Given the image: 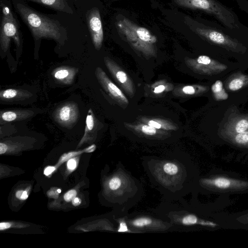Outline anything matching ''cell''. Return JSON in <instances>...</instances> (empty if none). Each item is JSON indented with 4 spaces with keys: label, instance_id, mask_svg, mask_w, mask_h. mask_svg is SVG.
I'll list each match as a JSON object with an SVG mask.
<instances>
[{
    "label": "cell",
    "instance_id": "cell-33",
    "mask_svg": "<svg viewBox=\"0 0 248 248\" xmlns=\"http://www.w3.org/2000/svg\"><path fill=\"white\" fill-rule=\"evenodd\" d=\"M183 91L185 93L189 95L194 94L196 92L195 88L192 86H186L184 87Z\"/></svg>",
    "mask_w": 248,
    "mask_h": 248
},
{
    "label": "cell",
    "instance_id": "cell-34",
    "mask_svg": "<svg viewBox=\"0 0 248 248\" xmlns=\"http://www.w3.org/2000/svg\"><path fill=\"white\" fill-rule=\"evenodd\" d=\"M8 145L3 142L0 143V154L2 155L5 154L8 150Z\"/></svg>",
    "mask_w": 248,
    "mask_h": 248
},
{
    "label": "cell",
    "instance_id": "cell-28",
    "mask_svg": "<svg viewBox=\"0 0 248 248\" xmlns=\"http://www.w3.org/2000/svg\"><path fill=\"white\" fill-rule=\"evenodd\" d=\"M76 157H72L67 161V168L70 172L75 170L77 167L78 160Z\"/></svg>",
    "mask_w": 248,
    "mask_h": 248
},
{
    "label": "cell",
    "instance_id": "cell-1",
    "mask_svg": "<svg viewBox=\"0 0 248 248\" xmlns=\"http://www.w3.org/2000/svg\"><path fill=\"white\" fill-rule=\"evenodd\" d=\"M16 12L30 30L35 42L42 39H53L62 45L67 38L66 29L57 20L34 10L23 0H12Z\"/></svg>",
    "mask_w": 248,
    "mask_h": 248
},
{
    "label": "cell",
    "instance_id": "cell-21",
    "mask_svg": "<svg viewBox=\"0 0 248 248\" xmlns=\"http://www.w3.org/2000/svg\"><path fill=\"white\" fill-rule=\"evenodd\" d=\"M84 153H87L86 148L80 151H72L66 153H64L61 155L60 157L57 164L55 165L57 169H58L62 163H64L66 161H68L69 159L77 156L78 155H80Z\"/></svg>",
    "mask_w": 248,
    "mask_h": 248
},
{
    "label": "cell",
    "instance_id": "cell-37",
    "mask_svg": "<svg viewBox=\"0 0 248 248\" xmlns=\"http://www.w3.org/2000/svg\"><path fill=\"white\" fill-rule=\"evenodd\" d=\"M118 230L119 232H126L127 231V226L124 222H122L120 224V227Z\"/></svg>",
    "mask_w": 248,
    "mask_h": 248
},
{
    "label": "cell",
    "instance_id": "cell-10",
    "mask_svg": "<svg viewBox=\"0 0 248 248\" xmlns=\"http://www.w3.org/2000/svg\"><path fill=\"white\" fill-rule=\"evenodd\" d=\"M193 62L195 69L207 75L218 74L227 68L226 65L206 55L199 56Z\"/></svg>",
    "mask_w": 248,
    "mask_h": 248
},
{
    "label": "cell",
    "instance_id": "cell-36",
    "mask_svg": "<svg viewBox=\"0 0 248 248\" xmlns=\"http://www.w3.org/2000/svg\"><path fill=\"white\" fill-rule=\"evenodd\" d=\"M165 90V86L161 85L156 87L154 90V92L155 93H162Z\"/></svg>",
    "mask_w": 248,
    "mask_h": 248
},
{
    "label": "cell",
    "instance_id": "cell-31",
    "mask_svg": "<svg viewBox=\"0 0 248 248\" xmlns=\"http://www.w3.org/2000/svg\"><path fill=\"white\" fill-rule=\"evenodd\" d=\"M29 193L27 189L19 190L16 193V197L20 200H25L28 198Z\"/></svg>",
    "mask_w": 248,
    "mask_h": 248
},
{
    "label": "cell",
    "instance_id": "cell-16",
    "mask_svg": "<svg viewBox=\"0 0 248 248\" xmlns=\"http://www.w3.org/2000/svg\"><path fill=\"white\" fill-rule=\"evenodd\" d=\"M37 2L49 8L73 14L74 12L66 0H27Z\"/></svg>",
    "mask_w": 248,
    "mask_h": 248
},
{
    "label": "cell",
    "instance_id": "cell-7",
    "mask_svg": "<svg viewBox=\"0 0 248 248\" xmlns=\"http://www.w3.org/2000/svg\"><path fill=\"white\" fill-rule=\"evenodd\" d=\"M86 19L92 40L95 48L99 50L104 39L102 24L99 10L93 8L86 14Z\"/></svg>",
    "mask_w": 248,
    "mask_h": 248
},
{
    "label": "cell",
    "instance_id": "cell-6",
    "mask_svg": "<svg viewBox=\"0 0 248 248\" xmlns=\"http://www.w3.org/2000/svg\"><path fill=\"white\" fill-rule=\"evenodd\" d=\"M53 116L55 121L62 126L71 128L79 118L78 105L73 101L66 102L56 108Z\"/></svg>",
    "mask_w": 248,
    "mask_h": 248
},
{
    "label": "cell",
    "instance_id": "cell-38",
    "mask_svg": "<svg viewBox=\"0 0 248 248\" xmlns=\"http://www.w3.org/2000/svg\"><path fill=\"white\" fill-rule=\"evenodd\" d=\"M72 204L75 206H78L81 202V199L78 197H75L72 201Z\"/></svg>",
    "mask_w": 248,
    "mask_h": 248
},
{
    "label": "cell",
    "instance_id": "cell-11",
    "mask_svg": "<svg viewBox=\"0 0 248 248\" xmlns=\"http://www.w3.org/2000/svg\"><path fill=\"white\" fill-rule=\"evenodd\" d=\"M104 60L105 65L110 73L122 85L127 93L130 95L134 94V86L126 73L108 57H106Z\"/></svg>",
    "mask_w": 248,
    "mask_h": 248
},
{
    "label": "cell",
    "instance_id": "cell-30",
    "mask_svg": "<svg viewBox=\"0 0 248 248\" xmlns=\"http://www.w3.org/2000/svg\"><path fill=\"white\" fill-rule=\"evenodd\" d=\"M77 192L75 189H71L66 192L63 196L64 200L67 202H70L76 197Z\"/></svg>",
    "mask_w": 248,
    "mask_h": 248
},
{
    "label": "cell",
    "instance_id": "cell-13",
    "mask_svg": "<svg viewBox=\"0 0 248 248\" xmlns=\"http://www.w3.org/2000/svg\"><path fill=\"white\" fill-rule=\"evenodd\" d=\"M33 115V111L28 109H18L1 110L0 113V124L8 122L23 120Z\"/></svg>",
    "mask_w": 248,
    "mask_h": 248
},
{
    "label": "cell",
    "instance_id": "cell-27",
    "mask_svg": "<svg viewBox=\"0 0 248 248\" xmlns=\"http://www.w3.org/2000/svg\"><path fill=\"white\" fill-rule=\"evenodd\" d=\"M141 129L143 133L148 135H154L156 133V128L149 125H142Z\"/></svg>",
    "mask_w": 248,
    "mask_h": 248
},
{
    "label": "cell",
    "instance_id": "cell-22",
    "mask_svg": "<svg viewBox=\"0 0 248 248\" xmlns=\"http://www.w3.org/2000/svg\"><path fill=\"white\" fill-rule=\"evenodd\" d=\"M232 140L237 145L248 146V130L232 135Z\"/></svg>",
    "mask_w": 248,
    "mask_h": 248
},
{
    "label": "cell",
    "instance_id": "cell-4",
    "mask_svg": "<svg viewBox=\"0 0 248 248\" xmlns=\"http://www.w3.org/2000/svg\"><path fill=\"white\" fill-rule=\"evenodd\" d=\"M119 32L135 48L147 54L155 53L157 38L146 28L124 17L116 23Z\"/></svg>",
    "mask_w": 248,
    "mask_h": 248
},
{
    "label": "cell",
    "instance_id": "cell-23",
    "mask_svg": "<svg viewBox=\"0 0 248 248\" xmlns=\"http://www.w3.org/2000/svg\"><path fill=\"white\" fill-rule=\"evenodd\" d=\"M151 223V219L148 217H140L132 221L133 225L137 227H143Z\"/></svg>",
    "mask_w": 248,
    "mask_h": 248
},
{
    "label": "cell",
    "instance_id": "cell-3",
    "mask_svg": "<svg viewBox=\"0 0 248 248\" xmlns=\"http://www.w3.org/2000/svg\"><path fill=\"white\" fill-rule=\"evenodd\" d=\"M173 2L182 7L206 13L238 36L248 40V27L240 21L232 8L218 0H173Z\"/></svg>",
    "mask_w": 248,
    "mask_h": 248
},
{
    "label": "cell",
    "instance_id": "cell-14",
    "mask_svg": "<svg viewBox=\"0 0 248 248\" xmlns=\"http://www.w3.org/2000/svg\"><path fill=\"white\" fill-rule=\"evenodd\" d=\"M32 93L28 91L20 89L10 88L1 90L0 99L3 102L23 100L31 97Z\"/></svg>",
    "mask_w": 248,
    "mask_h": 248
},
{
    "label": "cell",
    "instance_id": "cell-25",
    "mask_svg": "<svg viewBox=\"0 0 248 248\" xmlns=\"http://www.w3.org/2000/svg\"><path fill=\"white\" fill-rule=\"evenodd\" d=\"M164 171L169 174H175L178 172V167L174 164L168 163L164 165L163 167Z\"/></svg>",
    "mask_w": 248,
    "mask_h": 248
},
{
    "label": "cell",
    "instance_id": "cell-2",
    "mask_svg": "<svg viewBox=\"0 0 248 248\" xmlns=\"http://www.w3.org/2000/svg\"><path fill=\"white\" fill-rule=\"evenodd\" d=\"M193 31L201 39L218 49L244 54L248 50L245 40L222 24L209 21H194Z\"/></svg>",
    "mask_w": 248,
    "mask_h": 248
},
{
    "label": "cell",
    "instance_id": "cell-12",
    "mask_svg": "<svg viewBox=\"0 0 248 248\" xmlns=\"http://www.w3.org/2000/svg\"><path fill=\"white\" fill-rule=\"evenodd\" d=\"M78 72V69L70 66H61L54 69L51 75L58 83L64 85L72 84L75 77Z\"/></svg>",
    "mask_w": 248,
    "mask_h": 248
},
{
    "label": "cell",
    "instance_id": "cell-8",
    "mask_svg": "<svg viewBox=\"0 0 248 248\" xmlns=\"http://www.w3.org/2000/svg\"><path fill=\"white\" fill-rule=\"evenodd\" d=\"M202 183L207 186L217 191L237 190L248 187V182L223 176L204 179Z\"/></svg>",
    "mask_w": 248,
    "mask_h": 248
},
{
    "label": "cell",
    "instance_id": "cell-18",
    "mask_svg": "<svg viewBox=\"0 0 248 248\" xmlns=\"http://www.w3.org/2000/svg\"><path fill=\"white\" fill-rule=\"evenodd\" d=\"M227 129L231 136L248 130V116L234 118L229 123Z\"/></svg>",
    "mask_w": 248,
    "mask_h": 248
},
{
    "label": "cell",
    "instance_id": "cell-17",
    "mask_svg": "<svg viewBox=\"0 0 248 248\" xmlns=\"http://www.w3.org/2000/svg\"><path fill=\"white\" fill-rule=\"evenodd\" d=\"M248 85V75L235 73L227 80L226 88L230 91H238Z\"/></svg>",
    "mask_w": 248,
    "mask_h": 248
},
{
    "label": "cell",
    "instance_id": "cell-35",
    "mask_svg": "<svg viewBox=\"0 0 248 248\" xmlns=\"http://www.w3.org/2000/svg\"><path fill=\"white\" fill-rule=\"evenodd\" d=\"M148 125L152 126L156 129H160L161 127V124L158 123V122L153 121L150 120L148 122Z\"/></svg>",
    "mask_w": 248,
    "mask_h": 248
},
{
    "label": "cell",
    "instance_id": "cell-26",
    "mask_svg": "<svg viewBox=\"0 0 248 248\" xmlns=\"http://www.w3.org/2000/svg\"><path fill=\"white\" fill-rule=\"evenodd\" d=\"M121 185V179L117 177L112 178L109 182V187L112 190L119 188Z\"/></svg>",
    "mask_w": 248,
    "mask_h": 248
},
{
    "label": "cell",
    "instance_id": "cell-9",
    "mask_svg": "<svg viewBox=\"0 0 248 248\" xmlns=\"http://www.w3.org/2000/svg\"><path fill=\"white\" fill-rule=\"evenodd\" d=\"M95 75L100 84L112 98L120 103H128L127 98L121 90L111 81L101 67L96 68Z\"/></svg>",
    "mask_w": 248,
    "mask_h": 248
},
{
    "label": "cell",
    "instance_id": "cell-15",
    "mask_svg": "<svg viewBox=\"0 0 248 248\" xmlns=\"http://www.w3.org/2000/svg\"><path fill=\"white\" fill-rule=\"evenodd\" d=\"M97 127V120L91 108L88 110L86 119L84 133L80 140L78 146L82 145L84 143L91 140Z\"/></svg>",
    "mask_w": 248,
    "mask_h": 248
},
{
    "label": "cell",
    "instance_id": "cell-29",
    "mask_svg": "<svg viewBox=\"0 0 248 248\" xmlns=\"http://www.w3.org/2000/svg\"><path fill=\"white\" fill-rule=\"evenodd\" d=\"M61 192V189L56 187H52L46 192V194L49 198L56 199L59 197Z\"/></svg>",
    "mask_w": 248,
    "mask_h": 248
},
{
    "label": "cell",
    "instance_id": "cell-32",
    "mask_svg": "<svg viewBox=\"0 0 248 248\" xmlns=\"http://www.w3.org/2000/svg\"><path fill=\"white\" fill-rule=\"evenodd\" d=\"M57 168L55 166H48L46 167L44 170V174L46 176L51 175L53 172H54Z\"/></svg>",
    "mask_w": 248,
    "mask_h": 248
},
{
    "label": "cell",
    "instance_id": "cell-19",
    "mask_svg": "<svg viewBox=\"0 0 248 248\" xmlns=\"http://www.w3.org/2000/svg\"><path fill=\"white\" fill-rule=\"evenodd\" d=\"M182 223L184 225H190L199 224L201 225L215 227L217 224L210 221L199 220L198 218L193 215H188L185 216L182 219Z\"/></svg>",
    "mask_w": 248,
    "mask_h": 248
},
{
    "label": "cell",
    "instance_id": "cell-24",
    "mask_svg": "<svg viewBox=\"0 0 248 248\" xmlns=\"http://www.w3.org/2000/svg\"><path fill=\"white\" fill-rule=\"evenodd\" d=\"M25 226L24 224H17L13 222H2L0 223V230L4 231L11 227L23 228Z\"/></svg>",
    "mask_w": 248,
    "mask_h": 248
},
{
    "label": "cell",
    "instance_id": "cell-5",
    "mask_svg": "<svg viewBox=\"0 0 248 248\" xmlns=\"http://www.w3.org/2000/svg\"><path fill=\"white\" fill-rule=\"evenodd\" d=\"M1 22L0 33V49L5 54L13 41L16 51L20 54L22 48V35L17 19L12 9L11 3L8 0H0Z\"/></svg>",
    "mask_w": 248,
    "mask_h": 248
},
{
    "label": "cell",
    "instance_id": "cell-20",
    "mask_svg": "<svg viewBox=\"0 0 248 248\" xmlns=\"http://www.w3.org/2000/svg\"><path fill=\"white\" fill-rule=\"evenodd\" d=\"M214 96L217 100H223L228 98V94L223 87L221 81H216L211 87Z\"/></svg>",
    "mask_w": 248,
    "mask_h": 248
}]
</instances>
